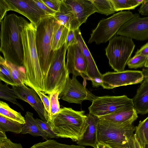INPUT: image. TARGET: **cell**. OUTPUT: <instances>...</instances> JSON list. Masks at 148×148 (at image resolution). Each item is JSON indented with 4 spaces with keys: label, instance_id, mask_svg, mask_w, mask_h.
<instances>
[{
    "label": "cell",
    "instance_id": "cell-1",
    "mask_svg": "<svg viewBox=\"0 0 148 148\" xmlns=\"http://www.w3.org/2000/svg\"><path fill=\"white\" fill-rule=\"evenodd\" d=\"M28 22L14 14L6 15L1 23L0 51L4 59L23 66V49L21 32Z\"/></svg>",
    "mask_w": 148,
    "mask_h": 148
},
{
    "label": "cell",
    "instance_id": "cell-2",
    "mask_svg": "<svg viewBox=\"0 0 148 148\" xmlns=\"http://www.w3.org/2000/svg\"><path fill=\"white\" fill-rule=\"evenodd\" d=\"M36 25L28 22L21 34L23 49V65L26 75L25 85L43 92V77L37 51L35 34Z\"/></svg>",
    "mask_w": 148,
    "mask_h": 148
},
{
    "label": "cell",
    "instance_id": "cell-3",
    "mask_svg": "<svg viewBox=\"0 0 148 148\" xmlns=\"http://www.w3.org/2000/svg\"><path fill=\"white\" fill-rule=\"evenodd\" d=\"M86 117L84 111H75L64 107L52 117L50 123L52 131L58 138L77 141L86 130Z\"/></svg>",
    "mask_w": 148,
    "mask_h": 148
},
{
    "label": "cell",
    "instance_id": "cell-4",
    "mask_svg": "<svg viewBox=\"0 0 148 148\" xmlns=\"http://www.w3.org/2000/svg\"><path fill=\"white\" fill-rule=\"evenodd\" d=\"M60 25L53 16H49L42 19L36 25V45L43 82L53 60L54 51L52 50V43Z\"/></svg>",
    "mask_w": 148,
    "mask_h": 148
},
{
    "label": "cell",
    "instance_id": "cell-5",
    "mask_svg": "<svg viewBox=\"0 0 148 148\" xmlns=\"http://www.w3.org/2000/svg\"><path fill=\"white\" fill-rule=\"evenodd\" d=\"M135 130L132 123H117L99 119L97 128L98 141L112 148H126Z\"/></svg>",
    "mask_w": 148,
    "mask_h": 148
},
{
    "label": "cell",
    "instance_id": "cell-6",
    "mask_svg": "<svg viewBox=\"0 0 148 148\" xmlns=\"http://www.w3.org/2000/svg\"><path fill=\"white\" fill-rule=\"evenodd\" d=\"M67 49L65 43L60 48L54 51L48 74L43 82V92L45 94L49 95L55 91L60 93L65 86L69 74L65 62Z\"/></svg>",
    "mask_w": 148,
    "mask_h": 148
},
{
    "label": "cell",
    "instance_id": "cell-7",
    "mask_svg": "<svg viewBox=\"0 0 148 148\" xmlns=\"http://www.w3.org/2000/svg\"><path fill=\"white\" fill-rule=\"evenodd\" d=\"M109 41L105 49L109 64L114 71H123L131 58L135 45L132 39L121 35L113 37Z\"/></svg>",
    "mask_w": 148,
    "mask_h": 148
},
{
    "label": "cell",
    "instance_id": "cell-8",
    "mask_svg": "<svg viewBox=\"0 0 148 148\" xmlns=\"http://www.w3.org/2000/svg\"><path fill=\"white\" fill-rule=\"evenodd\" d=\"M136 15L129 11H121L108 18L102 19L92 31L88 43L94 42L99 44L106 42L116 34L123 25Z\"/></svg>",
    "mask_w": 148,
    "mask_h": 148
},
{
    "label": "cell",
    "instance_id": "cell-9",
    "mask_svg": "<svg viewBox=\"0 0 148 148\" xmlns=\"http://www.w3.org/2000/svg\"><path fill=\"white\" fill-rule=\"evenodd\" d=\"M134 107L132 99L126 95L97 97L88 108L89 113L98 117Z\"/></svg>",
    "mask_w": 148,
    "mask_h": 148
},
{
    "label": "cell",
    "instance_id": "cell-10",
    "mask_svg": "<svg viewBox=\"0 0 148 148\" xmlns=\"http://www.w3.org/2000/svg\"><path fill=\"white\" fill-rule=\"evenodd\" d=\"M144 76L142 71L126 70L118 72H108L103 75L102 86L108 89L141 83Z\"/></svg>",
    "mask_w": 148,
    "mask_h": 148
},
{
    "label": "cell",
    "instance_id": "cell-11",
    "mask_svg": "<svg viewBox=\"0 0 148 148\" xmlns=\"http://www.w3.org/2000/svg\"><path fill=\"white\" fill-rule=\"evenodd\" d=\"M97 97L80 83L76 77L73 75L72 79L69 76L68 77L65 86L58 98L69 103L81 104L86 100L92 102Z\"/></svg>",
    "mask_w": 148,
    "mask_h": 148
},
{
    "label": "cell",
    "instance_id": "cell-12",
    "mask_svg": "<svg viewBox=\"0 0 148 148\" xmlns=\"http://www.w3.org/2000/svg\"><path fill=\"white\" fill-rule=\"evenodd\" d=\"M8 11L18 12L36 25L42 18L49 16L40 9L34 0H5Z\"/></svg>",
    "mask_w": 148,
    "mask_h": 148
},
{
    "label": "cell",
    "instance_id": "cell-13",
    "mask_svg": "<svg viewBox=\"0 0 148 148\" xmlns=\"http://www.w3.org/2000/svg\"><path fill=\"white\" fill-rule=\"evenodd\" d=\"M118 35L137 40L148 39V16L141 18L139 14L125 23L116 33Z\"/></svg>",
    "mask_w": 148,
    "mask_h": 148
},
{
    "label": "cell",
    "instance_id": "cell-14",
    "mask_svg": "<svg viewBox=\"0 0 148 148\" xmlns=\"http://www.w3.org/2000/svg\"><path fill=\"white\" fill-rule=\"evenodd\" d=\"M67 69L69 74L77 77L80 76L84 79L83 85L85 86L87 79V64L84 55L77 44L69 46L67 49Z\"/></svg>",
    "mask_w": 148,
    "mask_h": 148
},
{
    "label": "cell",
    "instance_id": "cell-15",
    "mask_svg": "<svg viewBox=\"0 0 148 148\" xmlns=\"http://www.w3.org/2000/svg\"><path fill=\"white\" fill-rule=\"evenodd\" d=\"M16 98L28 103L36 112L41 120L47 121L45 116L44 107L36 92L25 84L12 86Z\"/></svg>",
    "mask_w": 148,
    "mask_h": 148
},
{
    "label": "cell",
    "instance_id": "cell-16",
    "mask_svg": "<svg viewBox=\"0 0 148 148\" xmlns=\"http://www.w3.org/2000/svg\"><path fill=\"white\" fill-rule=\"evenodd\" d=\"M86 115V127L81 138L77 142L78 145L97 148L98 141L97 128L99 120V117L89 113Z\"/></svg>",
    "mask_w": 148,
    "mask_h": 148
},
{
    "label": "cell",
    "instance_id": "cell-17",
    "mask_svg": "<svg viewBox=\"0 0 148 148\" xmlns=\"http://www.w3.org/2000/svg\"><path fill=\"white\" fill-rule=\"evenodd\" d=\"M71 8L80 24L85 23L88 18L96 12L90 0H64Z\"/></svg>",
    "mask_w": 148,
    "mask_h": 148
},
{
    "label": "cell",
    "instance_id": "cell-18",
    "mask_svg": "<svg viewBox=\"0 0 148 148\" xmlns=\"http://www.w3.org/2000/svg\"><path fill=\"white\" fill-rule=\"evenodd\" d=\"M77 44L84 55L87 64L86 76L87 79L91 80L96 77L102 78L103 75L99 71L95 62L86 45L78 29L75 30Z\"/></svg>",
    "mask_w": 148,
    "mask_h": 148
},
{
    "label": "cell",
    "instance_id": "cell-19",
    "mask_svg": "<svg viewBox=\"0 0 148 148\" xmlns=\"http://www.w3.org/2000/svg\"><path fill=\"white\" fill-rule=\"evenodd\" d=\"M55 18L60 24L62 25L69 30L79 29L81 25L70 7L62 0L59 10L55 13Z\"/></svg>",
    "mask_w": 148,
    "mask_h": 148
},
{
    "label": "cell",
    "instance_id": "cell-20",
    "mask_svg": "<svg viewBox=\"0 0 148 148\" xmlns=\"http://www.w3.org/2000/svg\"><path fill=\"white\" fill-rule=\"evenodd\" d=\"M132 100L137 114L144 115L148 113V77L144 78Z\"/></svg>",
    "mask_w": 148,
    "mask_h": 148
},
{
    "label": "cell",
    "instance_id": "cell-21",
    "mask_svg": "<svg viewBox=\"0 0 148 148\" xmlns=\"http://www.w3.org/2000/svg\"><path fill=\"white\" fill-rule=\"evenodd\" d=\"M134 107L127 108L116 112L99 117L100 119L117 123H132L138 116Z\"/></svg>",
    "mask_w": 148,
    "mask_h": 148
},
{
    "label": "cell",
    "instance_id": "cell-22",
    "mask_svg": "<svg viewBox=\"0 0 148 148\" xmlns=\"http://www.w3.org/2000/svg\"><path fill=\"white\" fill-rule=\"evenodd\" d=\"M24 118L25 123L23 125L21 134H29L34 136H40L46 140H48L45 134L34 118L32 113L27 112Z\"/></svg>",
    "mask_w": 148,
    "mask_h": 148
},
{
    "label": "cell",
    "instance_id": "cell-23",
    "mask_svg": "<svg viewBox=\"0 0 148 148\" xmlns=\"http://www.w3.org/2000/svg\"><path fill=\"white\" fill-rule=\"evenodd\" d=\"M0 60L10 71L13 79L17 86L25 84L27 82L26 75L23 66H20L14 64L6 60L1 56Z\"/></svg>",
    "mask_w": 148,
    "mask_h": 148
},
{
    "label": "cell",
    "instance_id": "cell-24",
    "mask_svg": "<svg viewBox=\"0 0 148 148\" xmlns=\"http://www.w3.org/2000/svg\"><path fill=\"white\" fill-rule=\"evenodd\" d=\"M0 115L22 124L25 123L24 117L20 112L12 109L7 103L1 101H0Z\"/></svg>",
    "mask_w": 148,
    "mask_h": 148
},
{
    "label": "cell",
    "instance_id": "cell-25",
    "mask_svg": "<svg viewBox=\"0 0 148 148\" xmlns=\"http://www.w3.org/2000/svg\"><path fill=\"white\" fill-rule=\"evenodd\" d=\"M23 124L0 115V130L19 134L22 131Z\"/></svg>",
    "mask_w": 148,
    "mask_h": 148
},
{
    "label": "cell",
    "instance_id": "cell-26",
    "mask_svg": "<svg viewBox=\"0 0 148 148\" xmlns=\"http://www.w3.org/2000/svg\"><path fill=\"white\" fill-rule=\"evenodd\" d=\"M134 134L140 146L148 145V116L136 127Z\"/></svg>",
    "mask_w": 148,
    "mask_h": 148
},
{
    "label": "cell",
    "instance_id": "cell-27",
    "mask_svg": "<svg viewBox=\"0 0 148 148\" xmlns=\"http://www.w3.org/2000/svg\"><path fill=\"white\" fill-rule=\"evenodd\" d=\"M69 29L60 24L54 36L52 50L55 51L60 48L65 43Z\"/></svg>",
    "mask_w": 148,
    "mask_h": 148
},
{
    "label": "cell",
    "instance_id": "cell-28",
    "mask_svg": "<svg viewBox=\"0 0 148 148\" xmlns=\"http://www.w3.org/2000/svg\"><path fill=\"white\" fill-rule=\"evenodd\" d=\"M144 0H110L115 12L135 9Z\"/></svg>",
    "mask_w": 148,
    "mask_h": 148
},
{
    "label": "cell",
    "instance_id": "cell-29",
    "mask_svg": "<svg viewBox=\"0 0 148 148\" xmlns=\"http://www.w3.org/2000/svg\"><path fill=\"white\" fill-rule=\"evenodd\" d=\"M0 98L16 105L22 110H24L23 106L17 101L13 90L10 88L7 84H3L1 82L0 83Z\"/></svg>",
    "mask_w": 148,
    "mask_h": 148
},
{
    "label": "cell",
    "instance_id": "cell-30",
    "mask_svg": "<svg viewBox=\"0 0 148 148\" xmlns=\"http://www.w3.org/2000/svg\"><path fill=\"white\" fill-rule=\"evenodd\" d=\"M96 12L106 15L114 13L115 11L110 0H90Z\"/></svg>",
    "mask_w": 148,
    "mask_h": 148
},
{
    "label": "cell",
    "instance_id": "cell-31",
    "mask_svg": "<svg viewBox=\"0 0 148 148\" xmlns=\"http://www.w3.org/2000/svg\"><path fill=\"white\" fill-rule=\"evenodd\" d=\"M59 94V92L55 91L49 95L50 99L49 122L52 117L57 114L60 109V103L58 100Z\"/></svg>",
    "mask_w": 148,
    "mask_h": 148
},
{
    "label": "cell",
    "instance_id": "cell-32",
    "mask_svg": "<svg viewBox=\"0 0 148 148\" xmlns=\"http://www.w3.org/2000/svg\"><path fill=\"white\" fill-rule=\"evenodd\" d=\"M0 79L7 84L12 86H17L14 82L11 73L4 64L0 60Z\"/></svg>",
    "mask_w": 148,
    "mask_h": 148
},
{
    "label": "cell",
    "instance_id": "cell-33",
    "mask_svg": "<svg viewBox=\"0 0 148 148\" xmlns=\"http://www.w3.org/2000/svg\"><path fill=\"white\" fill-rule=\"evenodd\" d=\"M147 57L135 55L128 61L127 64L130 69H136L144 66Z\"/></svg>",
    "mask_w": 148,
    "mask_h": 148
},
{
    "label": "cell",
    "instance_id": "cell-34",
    "mask_svg": "<svg viewBox=\"0 0 148 148\" xmlns=\"http://www.w3.org/2000/svg\"><path fill=\"white\" fill-rule=\"evenodd\" d=\"M34 90L36 92L42 102L44 107L45 116L46 121L49 122L50 99L49 96H47L42 92L40 90L37 89Z\"/></svg>",
    "mask_w": 148,
    "mask_h": 148
},
{
    "label": "cell",
    "instance_id": "cell-35",
    "mask_svg": "<svg viewBox=\"0 0 148 148\" xmlns=\"http://www.w3.org/2000/svg\"><path fill=\"white\" fill-rule=\"evenodd\" d=\"M35 120L47 138H58L52 131L50 122L43 121L38 118Z\"/></svg>",
    "mask_w": 148,
    "mask_h": 148
},
{
    "label": "cell",
    "instance_id": "cell-36",
    "mask_svg": "<svg viewBox=\"0 0 148 148\" xmlns=\"http://www.w3.org/2000/svg\"><path fill=\"white\" fill-rule=\"evenodd\" d=\"M0 148H23L20 143H14L7 138L0 139Z\"/></svg>",
    "mask_w": 148,
    "mask_h": 148
},
{
    "label": "cell",
    "instance_id": "cell-37",
    "mask_svg": "<svg viewBox=\"0 0 148 148\" xmlns=\"http://www.w3.org/2000/svg\"><path fill=\"white\" fill-rule=\"evenodd\" d=\"M49 8L56 12L59 10L62 0H41Z\"/></svg>",
    "mask_w": 148,
    "mask_h": 148
},
{
    "label": "cell",
    "instance_id": "cell-38",
    "mask_svg": "<svg viewBox=\"0 0 148 148\" xmlns=\"http://www.w3.org/2000/svg\"><path fill=\"white\" fill-rule=\"evenodd\" d=\"M77 43L75 31L69 30L65 43L66 47L68 48L69 46L77 44Z\"/></svg>",
    "mask_w": 148,
    "mask_h": 148
},
{
    "label": "cell",
    "instance_id": "cell-39",
    "mask_svg": "<svg viewBox=\"0 0 148 148\" xmlns=\"http://www.w3.org/2000/svg\"><path fill=\"white\" fill-rule=\"evenodd\" d=\"M37 5L48 15L54 16L55 12L49 8L41 0H34Z\"/></svg>",
    "mask_w": 148,
    "mask_h": 148
},
{
    "label": "cell",
    "instance_id": "cell-40",
    "mask_svg": "<svg viewBox=\"0 0 148 148\" xmlns=\"http://www.w3.org/2000/svg\"><path fill=\"white\" fill-rule=\"evenodd\" d=\"M0 22H1L8 11L7 4L5 0H0Z\"/></svg>",
    "mask_w": 148,
    "mask_h": 148
},
{
    "label": "cell",
    "instance_id": "cell-41",
    "mask_svg": "<svg viewBox=\"0 0 148 148\" xmlns=\"http://www.w3.org/2000/svg\"><path fill=\"white\" fill-rule=\"evenodd\" d=\"M138 11L139 14L144 16L148 15V0H144Z\"/></svg>",
    "mask_w": 148,
    "mask_h": 148
},
{
    "label": "cell",
    "instance_id": "cell-42",
    "mask_svg": "<svg viewBox=\"0 0 148 148\" xmlns=\"http://www.w3.org/2000/svg\"><path fill=\"white\" fill-rule=\"evenodd\" d=\"M126 148H141L134 134L129 141Z\"/></svg>",
    "mask_w": 148,
    "mask_h": 148
},
{
    "label": "cell",
    "instance_id": "cell-43",
    "mask_svg": "<svg viewBox=\"0 0 148 148\" xmlns=\"http://www.w3.org/2000/svg\"><path fill=\"white\" fill-rule=\"evenodd\" d=\"M135 55H140L147 57L148 56V42L138 49Z\"/></svg>",
    "mask_w": 148,
    "mask_h": 148
},
{
    "label": "cell",
    "instance_id": "cell-44",
    "mask_svg": "<svg viewBox=\"0 0 148 148\" xmlns=\"http://www.w3.org/2000/svg\"><path fill=\"white\" fill-rule=\"evenodd\" d=\"M93 87H97L99 86H102V78L96 77L91 80Z\"/></svg>",
    "mask_w": 148,
    "mask_h": 148
},
{
    "label": "cell",
    "instance_id": "cell-45",
    "mask_svg": "<svg viewBox=\"0 0 148 148\" xmlns=\"http://www.w3.org/2000/svg\"><path fill=\"white\" fill-rule=\"evenodd\" d=\"M97 148H112L104 143L98 142L97 144Z\"/></svg>",
    "mask_w": 148,
    "mask_h": 148
},
{
    "label": "cell",
    "instance_id": "cell-46",
    "mask_svg": "<svg viewBox=\"0 0 148 148\" xmlns=\"http://www.w3.org/2000/svg\"><path fill=\"white\" fill-rule=\"evenodd\" d=\"M144 78L148 77V67L144 68L142 70Z\"/></svg>",
    "mask_w": 148,
    "mask_h": 148
},
{
    "label": "cell",
    "instance_id": "cell-47",
    "mask_svg": "<svg viewBox=\"0 0 148 148\" xmlns=\"http://www.w3.org/2000/svg\"><path fill=\"white\" fill-rule=\"evenodd\" d=\"M7 138L5 132L0 130V139Z\"/></svg>",
    "mask_w": 148,
    "mask_h": 148
},
{
    "label": "cell",
    "instance_id": "cell-48",
    "mask_svg": "<svg viewBox=\"0 0 148 148\" xmlns=\"http://www.w3.org/2000/svg\"><path fill=\"white\" fill-rule=\"evenodd\" d=\"M144 66L145 68L148 67V56L147 57L146 61Z\"/></svg>",
    "mask_w": 148,
    "mask_h": 148
},
{
    "label": "cell",
    "instance_id": "cell-49",
    "mask_svg": "<svg viewBox=\"0 0 148 148\" xmlns=\"http://www.w3.org/2000/svg\"><path fill=\"white\" fill-rule=\"evenodd\" d=\"M141 148H148V145L140 146Z\"/></svg>",
    "mask_w": 148,
    "mask_h": 148
}]
</instances>
